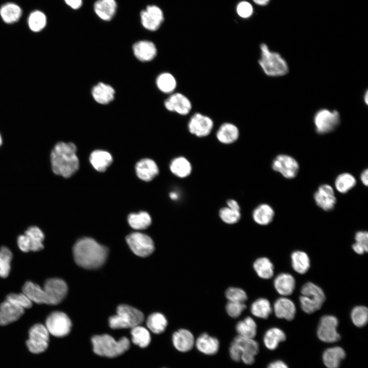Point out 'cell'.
<instances>
[{
	"label": "cell",
	"mask_w": 368,
	"mask_h": 368,
	"mask_svg": "<svg viewBox=\"0 0 368 368\" xmlns=\"http://www.w3.org/2000/svg\"><path fill=\"white\" fill-rule=\"evenodd\" d=\"M17 245L19 248L23 252H28L30 251V246L29 240L25 234L18 236L17 238Z\"/></svg>",
	"instance_id": "55"
},
{
	"label": "cell",
	"mask_w": 368,
	"mask_h": 368,
	"mask_svg": "<svg viewBox=\"0 0 368 368\" xmlns=\"http://www.w3.org/2000/svg\"><path fill=\"white\" fill-rule=\"evenodd\" d=\"M27 24L31 31L35 33L39 32L44 29L47 25V16L40 10H34L29 15Z\"/></svg>",
	"instance_id": "43"
},
{
	"label": "cell",
	"mask_w": 368,
	"mask_h": 368,
	"mask_svg": "<svg viewBox=\"0 0 368 368\" xmlns=\"http://www.w3.org/2000/svg\"><path fill=\"white\" fill-rule=\"evenodd\" d=\"M260 50L258 63L267 76L279 77L289 73L288 63L279 53L271 51L265 43L260 44Z\"/></svg>",
	"instance_id": "3"
},
{
	"label": "cell",
	"mask_w": 368,
	"mask_h": 368,
	"mask_svg": "<svg viewBox=\"0 0 368 368\" xmlns=\"http://www.w3.org/2000/svg\"><path fill=\"white\" fill-rule=\"evenodd\" d=\"M49 342V333L45 326L37 324L30 328L26 344L31 353L39 354L43 352L48 348Z\"/></svg>",
	"instance_id": "9"
},
{
	"label": "cell",
	"mask_w": 368,
	"mask_h": 368,
	"mask_svg": "<svg viewBox=\"0 0 368 368\" xmlns=\"http://www.w3.org/2000/svg\"><path fill=\"white\" fill-rule=\"evenodd\" d=\"M356 183V180L353 175L349 173H343L336 177L335 187L339 192L345 193L352 189Z\"/></svg>",
	"instance_id": "46"
},
{
	"label": "cell",
	"mask_w": 368,
	"mask_h": 368,
	"mask_svg": "<svg viewBox=\"0 0 368 368\" xmlns=\"http://www.w3.org/2000/svg\"><path fill=\"white\" fill-rule=\"evenodd\" d=\"M245 303L227 301L225 306L227 314L233 318L239 317L246 308Z\"/></svg>",
	"instance_id": "53"
},
{
	"label": "cell",
	"mask_w": 368,
	"mask_h": 368,
	"mask_svg": "<svg viewBox=\"0 0 368 368\" xmlns=\"http://www.w3.org/2000/svg\"><path fill=\"white\" fill-rule=\"evenodd\" d=\"M115 91L109 85L100 82L94 86L91 90L95 100L101 104H106L114 99Z\"/></svg>",
	"instance_id": "32"
},
{
	"label": "cell",
	"mask_w": 368,
	"mask_h": 368,
	"mask_svg": "<svg viewBox=\"0 0 368 368\" xmlns=\"http://www.w3.org/2000/svg\"><path fill=\"white\" fill-rule=\"evenodd\" d=\"M64 1L71 8L78 9L82 6L83 0H64Z\"/></svg>",
	"instance_id": "56"
},
{
	"label": "cell",
	"mask_w": 368,
	"mask_h": 368,
	"mask_svg": "<svg viewBox=\"0 0 368 368\" xmlns=\"http://www.w3.org/2000/svg\"><path fill=\"white\" fill-rule=\"evenodd\" d=\"M337 318L331 315L323 316L320 319L317 330V335L320 340L326 342H334L340 339L337 332Z\"/></svg>",
	"instance_id": "12"
},
{
	"label": "cell",
	"mask_w": 368,
	"mask_h": 368,
	"mask_svg": "<svg viewBox=\"0 0 368 368\" xmlns=\"http://www.w3.org/2000/svg\"><path fill=\"white\" fill-rule=\"evenodd\" d=\"M251 313L256 317L266 319L272 312V308L269 301L265 298H259L251 305Z\"/></svg>",
	"instance_id": "42"
},
{
	"label": "cell",
	"mask_w": 368,
	"mask_h": 368,
	"mask_svg": "<svg viewBox=\"0 0 368 368\" xmlns=\"http://www.w3.org/2000/svg\"><path fill=\"white\" fill-rule=\"evenodd\" d=\"M286 339L285 333L278 328H271L265 333L263 341L265 347L270 350H275L280 342Z\"/></svg>",
	"instance_id": "38"
},
{
	"label": "cell",
	"mask_w": 368,
	"mask_h": 368,
	"mask_svg": "<svg viewBox=\"0 0 368 368\" xmlns=\"http://www.w3.org/2000/svg\"><path fill=\"white\" fill-rule=\"evenodd\" d=\"M2 144V138L0 134V146Z\"/></svg>",
	"instance_id": "63"
},
{
	"label": "cell",
	"mask_w": 368,
	"mask_h": 368,
	"mask_svg": "<svg viewBox=\"0 0 368 368\" xmlns=\"http://www.w3.org/2000/svg\"><path fill=\"white\" fill-rule=\"evenodd\" d=\"M73 255L76 263L79 266L86 269H96L105 262L108 249L94 239L84 237L75 244Z\"/></svg>",
	"instance_id": "1"
},
{
	"label": "cell",
	"mask_w": 368,
	"mask_h": 368,
	"mask_svg": "<svg viewBox=\"0 0 368 368\" xmlns=\"http://www.w3.org/2000/svg\"><path fill=\"white\" fill-rule=\"evenodd\" d=\"M238 335L248 338H254L257 332V325L250 316H247L238 321L235 326Z\"/></svg>",
	"instance_id": "34"
},
{
	"label": "cell",
	"mask_w": 368,
	"mask_h": 368,
	"mask_svg": "<svg viewBox=\"0 0 368 368\" xmlns=\"http://www.w3.org/2000/svg\"><path fill=\"white\" fill-rule=\"evenodd\" d=\"M174 347L179 352H188L195 346V339L193 333L188 329L181 328L175 331L172 336Z\"/></svg>",
	"instance_id": "19"
},
{
	"label": "cell",
	"mask_w": 368,
	"mask_h": 368,
	"mask_svg": "<svg viewBox=\"0 0 368 368\" xmlns=\"http://www.w3.org/2000/svg\"><path fill=\"white\" fill-rule=\"evenodd\" d=\"M140 17L142 26L150 31L158 29L164 19L162 10L155 5L148 6L141 12Z\"/></svg>",
	"instance_id": "17"
},
{
	"label": "cell",
	"mask_w": 368,
	"mask_h": 368,
	"mask_svg": "<svg viewBox=\"0 0 368 368\" xmlns=\"http://www.w3.org/2000/svg\"><path fill=\"white\" fill-rule=\"evenodd\" d=\"M117 8L115 0H97L94 9L96 15L102 20L109 21L114 16Z\"/></svg>",
	"instance_id": "27"
},
{
	"label": "cell",
	"mask_w": 368,
	"mask_h": 368,
	"mask_svg": "<svg viewBox=\"0 0 368 368\" xmlns=\"http://www.w3.org/2000/svg\"><path fill=\"white\" fill-rule=\"evenodd\" d=\"M340 115L336 110L323 108L314 114L313 122L315 131L324 134L334 131L340 123Z\"/></svg>",
	"instance_id": "8"
},
{
	"label": "cell",
	"mask_w": 368,
	"mask_h": 368,
	"mask_svg": "<svg viewBox=\"0 0 368 368\" xmlns=\"http://www.w3.org/2000/svg\"><path fill=\"white\" fill-rule=\"evenodd\" d=\"M274 286L280 294L283 296L289 295L293 293L295 289V279L289 273H280L274 280Z\"/></svg>",
	"instance_id": "28"
},
{
	"label": "cell",
	"mask_w": 368,
	"mask_h": 368,
	"mask_svg": "<svg viewBox=\"0 0 368 368\" xmlns=\"http://www.w3.org/2000/svg\"><path fill=\"white\" fill-rule=\"evenodd\" d=\"M91 341L96 354L109 358L122 355L130 347V341L125 337L117 341L108 334H103L94 336Z\"/></svg>",
	"instance_id": "4"
},
{
	"label": "cell",
	"mask_w": 368,
	"mask_h": 368,
	"mask_svg": "<svg viewBox=\"0 0 368 368\" xmlns=\"http://www.w3.org/2000/svg\"><path fill=\"white\" fill-rule=\"evenodd\" d=\"M156 84L160 91L169 95L175 91L177 85L175 77L168 72L161 73L157 76Z\"/></svg>",
	"instance_id": "36"
},
{
	"label": "cell",
	"mask_w": 368,
	"mask_h": 368,
	"mask_svg": "<svg viewBox=\"0 0 368 368\" xmlns=\"http://www.w3.org/2000/svg\"><path fill=\"white\" fill-rule=\"evenodd\" d=\"M133 343L141 348L147 347L150 343L151 336L148 330L145 328L137 326L133 328L131 331Z\"/></svg>",
	"instance_id": "45"
},
{
	"label": "cell",
	"mask_w": 368,
	"mask_h": 368,
	"mask_svg": "<svg viewBox=\"0 0 368 368\" xmlns=\"http://www.w3.org/2000/svg\"><path fill=\"white\" fill-rule=\"evenodd\" d=\"M43 289L47 297L48 305L58 304L65 298L67 292L66 283L58 278L48 279L44 283Z\"/></svg>",
	"instance_id": "14"
},
{
	"label": "cell",
	"mask_w": 368,
	"mask_h": 368,
	"mask_svg": "<svg viewBox=\"0 0 368 368\" xmlns=\"http://www.w3.org/2000/svg\"><path fill=\"white\" fill-rule=\"evenodd\" d=\"M353 323L357 327L364 326L367 322V308L363 306H358L354 307L351 314Z\"/></svg>",
	"instance_id": "48"
},
{
	"label": "cell",
	"mask_w": 368,
	"mask_h": 368,
	"mask_svg": "<svg viewBox=\"0 0 368 368\" xmlns=\"http://www.w3.org/2000/svg\"><path fill=\"white\" fill-rule=\"evenodd\" d=\"M214 127V122L211 118L200 112L193 114L188 123L189 132L198 137L208 136Z\"/></svg>",
	"instance_id": "13"
},
{
	"label": "cell",
	"mask_w": 368,
	"mask_h": 368,
	"mask_svg": "<svg viewBox=\"0 0 368 368\" xmlns=\"http://www.w3.org/2000/svg\"><path fill=\"white\" fill-rule=\"evenodd\" d=\"M22 14L21 7L13 2H8L0 7V17L7 24H13L20 19Z\"/></svg>",
	"instance_id": "26"
},
{
	"label": "cell",
	"mask_w": 368,
	"mask_h": 368,
	"mask_svg": "<svg viewBox=\"0 0 368 368\" xmlns=\"http://www.w3.org/2000/svg\"><path fill=\"white\" fill-rule=\"evenodd\" d=\"M136 174L142 180L149 181L159 173V169L156 163L150 158H144L135 165Z\"/></svg>",
	"instance_id": "22"
},
{
	"label": "cell",
	"mask_w": 368,
	"mask_h": 368,
	"mask_svg": "<svg viewBox=\"0 0 368 368\" xmlns=\"http://www.w3.org/2000/svg\"><path fill=\"white\" fill-rule=\"evenodd\" d=\"M346 357V353L341 347H335L327 349L323 355V361L328 368H338L341 361Z\"/></svg>",
	"instance_id": "33"
},
{
	"label": "cell",
	"mask_w": 368,
	"mask_h": 368,
	"mask_svg": "<svg viewBox=\"0 0 368 368\" xmlns=\"http://www.w3.org/2000/svg\"><path fill=\"white\" fill-rule=\"evenodd\" d=\"M314 198L316 204L326 211L332 210L336 202L333 189L328 184L321 185L315 192Z\"/></svg>",
	"instance_id": "18"
},
{
	"label": "cell",
	"mask_w": 368,
	"mask_h": 368,
	"mask_svg": "<svg viewBox=\"0 0 368 368\" xmlns=\"http://www.w3.org/2000/svg\"><path fill=\"white\" fill-rule=\"evenodd\" d=\"M355 243L353 244L354 251L359 255H362L367 251L368 233L366 231H359L356 233Z\"/></svg>",
	"instance_id": "51"
},
{
	"label": "cell",
	"mask_w": 368,
	"mask_h": 368,
	"mask_svg": "<svg viewBox=\"0 0 368 368\" xmlns=\"http://www.w3.org/2000/svg\"><path fill=\"white\" fill-rule=\"evenodd\" d=\"M257 5L265 6L268 4L270 0H252Z\"/></svg>",
	"instance_id": "60"
},
{
	"label": "cell",
	"mask_w": 368,
	"mask_h": 368,
	"mask_svg": "<svg viewBox=\"0 0 368 368\" xmlns=\"http://www.w3.org/2000/svg\"><path fill=\"white\" fill-rule=\"evenodd\" d=\"M259 349V343L254 338L237 335L231 343L229 354L233 361L239 362L242 360L244 363L250 365L255 362V357Z\"/></svg>",
	"instance_id": "5"
},
{
	"label": "cell",
	"mask_w": 368,
	"mask_h": 368,
	"mask_svg": "<svg viewBox=\"0 0 368 368\" xmlns=\"http://www.w3.org/2000/svg\"><path fill=\"white\" fill-rule=\"evenodd\" d=\"M24 313V309L6 300L0 304V325L5 326L18 320Z\"/></svg>",
	"instance_id": "20"
},
{
	"label": "cell",
	"mask_w": 368,
	"mask_h": 368,
	"mask_svg": "<svg viewBox=\"0 0 368 368\" xmlns=\"http://www.w3.org/2000/svg\"><path fill=\"white\" fill-rule=\"evenodd\" d=\"M133 52L135 57L141 61H150L156 56L157 49L155 44L148 40H141L133 45Z\"/></svg>",
	"instance_id": "23"
},
{
	"label": "cell",
	"mask_w": 368,
	"mask_h": 368,
	"mask_svg": "<svg viewBox=\"0 0 368 368\" xmlns=\"http://www.w3.org/2000/svg\"><path fill=\"white\" fill-rule=\"evenodd\" d=\"M273 170L281 174L288 179L295 177L298 171L297 162L291 156L280 154L277 156L272 163Z\"/></svg>",
	"instance_id": "16"
},
{
	"label": "cell",
	"mask_w": 368,
	"mask_h": 368,
	"mask_svg": "<svg viewBox=\"0 0 368 368\" xmlns=\"http://www.w3.org/2000/svg\"><path fill=\"white\" fill-rule=\"evenodd\" d=\"M253 268L258 277L261 279H269L273 275V265L266 257L257 259L253 263Z\"/></svg>",
	"instance_id": "37"
},
{
	"label": "cell",
	"mask_w": 368,
	"mask_h": 368,
	"mask_svg": "<svg viewBox=\"0 0 368 368\" xmlns=\"http://www.w3.org/2000/svg\"><path fill=\"white\" fill-rule=\"evenodd\" d=\"M12 259V254L11 250L6 246L0 248V277L7 278L11 269V262Z\"/></svg>",
	"instance_id": "47"
},
{
	"label": "cell",
	"mask_w": 368,
	"mask_h": 368,
	"mask_svg": "<svg viewBox=\"0 0 368 368\" xmlns=\"http://www.w3.org/2000/svg\"><path fill=\"white\" fill-rule=\"evenodd\" d=\"M360 179L362 183L365 186H367L368 184V170L365 169L364 170L360 176Z\"/></svg>",
	"instance_id": "59"
},
{
	"label": "cell",
	"mask_w": 368,
	"mask_h": 368,
	"mask_svg": "<svg viewBox=\"0 0 368 368\" xmlns=\"http://www.w3.org/2000/svg\"><path fill=\"white\" fill-rule=\"evenodd\" d=\"M219 216L221 220L227 224H236L240 220L241 218L240 211L235 210L227 206L220 209Z\"/></svg>",
	"instance_id": "49"
},
{
	"label": "cell",
	"mask_w": 368,
	"mask_h": 368,
	"mask_svg": "<svg viewBox=\"0 0 368 368\" xmlns=\"http://www.w3.org/2000/svg\"><path fill=\"white\" fill-rule=\"evenodd\" d=\"M166 109L180 116L190 113L192 108V102L186 95L179 92L170 94L164 102Z\"/></svg>",
	"instance_id": "15"
},
{
	"label": "cell",
	"mask_w": 368,
	"mask_h": 368,
	"mask_svg": "<svg viewBox=\"0 0 368 368\" xmlns=\"http://www.w3.org/2000/svg\"><path fill=\"white\" fill-rule=\"evenodd\" d=\"M126 241L133 253L141 257L150 255L155 249L152 239L141 233L135 232L128 235L126 237Z\"/></svg>",
	"instance_id": "11"
},
{
	"label": "cell",
	"mask_w": 368,
	"mask_h": 368,
	"mask_svg": "<svg viewBox=\"0 0 368 368\" xmlns=\"http://www.w3.org/2000/svg\"><path fill=\"white\" fill-rule=\"evenodd\" d=\"M144 316L139 310L128 305L122 304L117 307V314L110 316L109 327L113 329L133 328L143 321Z\"/></svg>",
	"instance_id": "6"
},
{
	"label": "cell",
	"mask_w": 368,
	"mask_h": 368,
	"mask_svg": "<svg viewBox=\"0 0 368 368\" xmlns=\"http://www.w3.org/2000/svg\"><path fill=\"white\" fill-rule=\"evenodd\" d=\"M274 215V212L271 206L263 203L255 209L252 213V218L257 224L266 225L272 221Z\"/></svg>",
	"instance_id": "35"
},
{
	"label": "cell",
	"mask_w": 368,
	"mask_h": 368,
	"mask_svg": "<svg viewBox=\"0 0 368 368\" xmlns=\"http://www.w3.org/2000/svg\"><path fill=\"white\" fill-rule=\"evenodd\" d=\"M6 300L24 309L30 308L32 306V301L23 292L10 293L7 296Z\"/></svg>",
	"instance_id": "52"
},
{
	"label": "cell",
	"mask_w": 368,
	"mask_h": 368,
	"mask_svg": "<svg viewBox=\"0 0 368 368\" xmlns=\"http://www.w3.org/2000/svg\"><path fill=\"white\" fill-rule=\"evenodd\" d=\"M227 206L237 211H240V207L237 201L234 199H229L226 202Z\"/></svg>",
	"instance_id": "58"
},
{
	"label": "cell",
	"mask_w": 368,
	"mask_h": 368,
	"mask_svg": "<svg viewBox=\"0 0 368 368\" xmlns=\"http://www.w3.org/2000/svg\"><path fill=\"white\" fill-rule=\"evenodd\" d=\"M30 246V251H38L43 248L42 243L44 235L42 231L36 226H30L25 232Z\"/></svg>",
	"instance_id": "39"
},
{
	"label": "cell",
	"mask_w": 368,
	"mask_h": 368,
	"mask_svg": "<svg viewBox=\"0 0 368 368\" xmlns=\"http://www.w3.org/2000/svg\"><path fill=\"white\" fill-rule=\"evenodd\" d=\"M45 326L49 333L57 337H62L70 332L72 322L64 312L54 311L47 318Z\"/></svg>",
	"instance_id": "10"
},
{
	"label": "cell",
	"mask_w": 368,
	"mask_h": 368,
	"mask_svg": "<svg viewBox=\"0 0 368 368\" xmlns=\"http://www.w3.org/2000/svg\"><path fill=\"white\" fill-rule=\"evenodd\" d=\"M273 310L278 318L291 320L295 316L296 307L293 302L290 299L281 297L275 302Z\"/></svg>",
	"instance_id": "24"
},
{
	"label": "cell",
	"mask_w": 368,
	"mask_h": 368,
	"mask_svg": "<svg viewBox=\"0 0 368 368\" xmlns=\"http://www.w3.org/2000/svg\"><path fill=\"white\" fill-rule=\"evenodd\" d=\"M22 290V292L29 297L32 302L48 305L44 290L38 284L28 281L24 285Z\"/></svg>",
	"instance_id": "31"
},
{
	"label": "cell",
	"mask_w": 368,
	"mask_h": 368,
	"mask_svg": "<svg viewBox=\"0 0 368 368\" xmlns=\"http://www.w3.org/2000/svg\"><path fill=\"white\" fill-rule=\"evenodd\" d=\"M267 368H288V367L283 361L277 360L269 363Z\"/></svg>",
	"instance_id": "57"
},
{
	"label": "cell",
	"mask_w": 368,
	"mask_h": 368,
	"mask_svg": "<svg viewBox=\"0 0 368 368\" xmlns=\"http://www.w3.org/2000/svg\"><path fill=\"white\" fill-rule=\"evenodd\" d=\"M169 196L173 200H176L179 198V195L176 192H172L170 193Z\"/></svg>",
	"instance_id": "61"
},
{
	"label": "cell",
	"mask_w": 368,
	"mask_h": 368,
	"mask_svg": "<svg viewBox=\"0 0 368 368\" xmlns=\"http://www.w3.org/2000/svg\"><path fill=\"white\" fill-rule=\"evenodd\" d=\"M146 324L152 332L159 334L166 330L168 326V320L163 314L154 312L149 316Z\"/></svg>",
	"instance_id": "41"
},
{
	"label": "cell",
	"mask_w": 368,
	"mask_h": 368,
	"mask_svg": "<svg viewBox=\"0 0 368 368\" xmlns=\"http://www.w3.org/2000/svg\"><path fill=\"white\" fill-rule=\"evenodd\" d=\"M130 226L135 229H145L151 224L152 220L148 213L144 211L131 213L128 216Z\"/></svg>",
	"instance_id": "44"
},
{
	"label": "cell",
	"mask_w": 368,
	"mask_h": 368,
	"mask_svg": "<svg viewBox=\"0 0 368 368\" xmlns=\"http://www.w3.org/2000/svg\"><path fill=\"white\" fill-rule=\"evenodd\" d=\"M363 101L364 103L367 105L368 104V92L367 90H366L363 95Z\"/></svg>",
	"instance_id": "62"
},
{
	"label": "cell",
	"mask_w": 368,
	"mask_h": 368,
	"mask_svg": "<svg viewBox=\"0 0 368 368\" xmlns=\"http://www.w3.org/2000/svg\"><path fill=\"white\" fill-rule=\"evenodd\" d=\"M239 134V130L236 125L230 122H225L219 126L216 136L220 143L231 144L237 141Z\"/></svg>",
	"instance_id": "25"
},
{
	"label": "cell",
	"mask_w": 368,
	"mask_h": 368,
	"mask_svg": "<svg viewBox=\"0 0 368 368\" xmlns=\"http://www.w3.org/2000/svg\"><path fill=\"white\" fill-rule=\"evenodd\" d=\"M112 160L110 153L102 150L93 151L89 157V161L93 167L100 172L105 171L111 164Z\"/></svg>",
	"instance_id": "30"
},
{
	"label": "cell",
	"mask_w": 368,
	"mask_h": 368,
	"mask_svg": "<svg viewBox=\"0 0 368 368\" xmlns=\"http://www.w3.org/2000/svg\"><path fill=\"white\" fill-rule=\"evenodd\" d=\"M292 267L294 270L300 274H304L310 266V259L308 255L303 251H294L291 256Z\"/></svg>",
	"instance_id": "40"
},
{
	"label": "cell",
	"mask_w": 368,
	"mask_h": 368,
	"mask_svg": "<svg viewBox=\"0 0 368 368\" xmlns=\"http://www.w3.org/2000/svg\"><path fill=\"white\" fill-rule=\"evenodd\" d=\"M163 368H166V367H163Z\"/></svg>",
	"instance_id": "64"
},
{
	"label": "cell",
	"mask_w": 368,
	"mask_h": 368,
	"mask_svg": "<svg viewBox=\"0 0 368 368\" xmlns=\"http://www.w3.org/2000/svg\"><path fill=\"white\" fill-rule=\"evenodd\" d=\"M225 296L227 301L245 303L248 299L246 292L237 287H229L225 291Z\"/></svg>",
	"instance_id": "50"
},
{
	"label": "cell",
	"mask_w": 368,
	"mask_h": 368,
	"mask_svg": "<svg viewBox=\"0 0 368 368\" xmlns=\"http://www.w3.org/2000/svg\"><path fill=\"white\" fill-rule=\"evenodd\" d=\"M301 293V307L306 313L311 314L319 310L326 300L321 288L312 282L305 283L302 287Z\"/></svg>",
	"instance_id": "7"
},
{
	"label": "cell",
	"mask_w": 368,
	"mask_h": 368,
	"mask_svg": "<svg viewBox=\"0 0 368 368\" xmlns=\"http://www.w3.org/2000/svg\"><path fill=\"white\" fill-rule=\"evenodd\" d=\"M236 10L238 15L243 18L249 17L253 13L252 5L246 1L240 2L237 6Z\"/></svg>",
	"instance_id": "54"
},
{
	"label": "cell",
	"mask_w": 368,
	"mask_h": 368,
	"mask_svg": "<svg viewBox=\"0 0 368 368\" xmlns=\"http://www.w3.org/2000/svg\"><path fill=\"white\" fill-rule=\"evenodd\" d=\"M169 168L174 175L180 178L188 177L192 171L191 163L183 156L173 158L170 163Z\"/></svg>",
	"instance_id": "29"
},
{
	"label": "cell",
	"mask_w": 368,
	"mask_h": 368,
	"mask_svg": "<svg viewBox=\"0 0 368 368\" xmlns=\"http://www.w3.org/2000/svg\"><path fill=\"white\" fill-rule=\"evenodd\" d=\"M195 346L200 352L207 355H213L218 352L220 342L216 337L203 333L195 340Z\"/></svg>",
	"instance_id": "21"
},
{
	"label": "cell",
	"mask_w": 368,
	"mask_h": 368,
	"mask_svg": "<svg viewBox=\"0 0 368 368\" xmlns=\"http://www.w3.org/2000/svg\"><path fill=\"white\" fill-rule=\"evenodd\" d=\"M77 147L73 143L60 142L54 147L50 155L53 172L68 178L78 170L79 162L76 154Z\"/></svg>",
	"instance_id": "2"
}]
</instances>
